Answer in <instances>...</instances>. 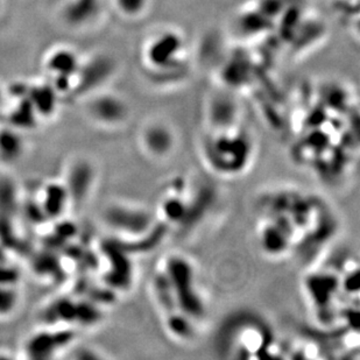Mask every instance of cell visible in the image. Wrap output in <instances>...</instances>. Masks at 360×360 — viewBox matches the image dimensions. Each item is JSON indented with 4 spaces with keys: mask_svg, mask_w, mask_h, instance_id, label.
I'll return each mask as SVG.
<instances>
[{
    "mask_svg": "<svg viewBox=\"0 0 360 360\" xmlns=\"http://www.w3.org/2000/svg\"><path fill=\"white\" fill-rule=\"evenodd\" d=\"M141 148L148 157L165 158L173 152L175 138L172 131L162 124L145 126L140 136Z\"/></svg>",
    "mask_w": 360,
    "mask_h": 360,
    "instance_id": "obj_7",
    "label": "cell"
},
{
    "mask_svg": "<svg viewBox=\"0 0 360 360\" xmlns=\"http://www.w3.org/2000/svg\"><path fill=\"white\" fill-rule=\"evenodd\" d=\"M26 141L13 129L0 131V163L5 166L13 165L24 158Z\"/></svg>",
    "mask_w": 360,
    "mask_h": 360,
    "instance_id": "obj_9",
    "label": "cell"
},
{
    "mask_svg": "<svg viewBox=\"0 0 360 360\" xmlns=\"http://www.w3.org/2000/svg\"><path fill=\"white\" fill-rule=\"evenodd\" d=\"M99 0H72L65 10V19L68 24L79 26L94 17L98 10Z\"/></svg>",
    "mask_w": 360,
    "mask_h": 360,
    "instance_id": "obj_12",
    "label": "cell"
},
{
    "mask_svg": "<svg viewBox=\"0 0 360 360\" xmlns=\"http://www.w3.org/2000/svg\"><path fill=\"white\" fill-rule=\"evenodd\" d=\"M56 90L49 85H37L28 90L27 97L37 115L51 116L56 108Z\"/></svg>",
    "mask_w": 360,
    "mask_h": 360,
    "instance_id": "obj_11",
    "label": "cell"
},
{
    "mask_svg": "<svg viewBox=\"0 0 360 360\" xmlns=\"http://www.w3.org/2000/svg\"><path fill=\"white\" fill-rule=\"evenodd\" d=\"M219 356L236 359L279 357L282 352L269 324L251 313L230 317L218 331Z\"/></svg>",
    "mask_w": 360,
    "mask_h": 360,
    "instance_id": "obj_2",
    "label": "cell"
},
{
    "mask_svg": "<svg viewBox=\"0 0 360 360\" xmlns=\"http://www.w3.org/2000/svg\"><path fill=\"white\" fill-rule=\"evenodd\" d=\"M1 99H3V94H1V90H0V102H1Z\"/></svg>",
    "mask_w": 360,
    "mask_h": 360,
    "instance_id": "obj_14",
    "label": "cell"
},
{
    "mask_svg": "<svg viewBox=\"0 0 360 360\" xmlns=\"http://www.w3.org/2000/svg\"><path fill=\"white\" fill-rule=\"evenodd\" d=\"M90 120L106 127H115L125 122L127 108L122 99L113 95H99L86 106Z\"/></svg>",
    "mask_w": 360,
    "mask_h": 360,
    "instance_id": "obj_6",
    "label": "cell"
},
{
    "mask_svg": "<svg viewBox=\"0 0 360 360\" xmlns=\"http://www.w3.org/2000/svg\"><path fill=\"white\" fill-rule=\"evenodd\" d=\"M104 223L117 237L132 241L150 237L159 226L155 214L141 207L125 203L110 204L104 210Z\"/></svg>",
    "mask_w": 360,
    "mask_h": 360,
    "instance_id": "obj_4",
    "label": "cell"
},
{
    "mask_svg": "<svg viewBox=\"0 0 360 360\" xmlns=\"http://www.w3.org/2000/svg\"><path fill=\"white\" fill-rule=\"evenodd\" d=\"M120 10L125 13H138L143 8V0H117Z\"/></svg>",
    "mask_w": 360,
    "mask_h": 360,
    "instance_id": "obj_13",
    "label": "cell"
},
{
    "mask_svg": "<svg viewBox=\"0 0 360 360\" xmlns=\"http://www.w3.org/2000/svg\"><path fill=\"white\" fill-rule=\"evenodd\" d=\"M95 165L84 157H72L65 163L61 181L67 188L72 204H83L91 198L95 188Z\"/></svg>",
    "mask_w": 360,
    "mask_h": 360,
    "instance_id": "obj_5",
    "label": "cell"
},
{
    "mask_svg": "<svg viewBox=\"0 0 360 360\" xmlns=\"http://www.w3.org/2000/svg\"><path fill=\"white\" fill-rule=\"evenodd\" d=\"M41 209L51 217H60L65 214L72 202L67 188L62 181L44 184L41 191Z\"/></svg>",
    "mask_w": 360,
    "mask_h": 360,
    "instance_id": "obj_8",
    "label": "cell"
},
{
    "mask_svg": "<svg viewBox=\"0 0 360 360\" xmlns=\"http://www.w3.org/2000/svg\"><path fill=\"white\" fill-rule=\"evenodd\" d=\"M47 67L51 74L56 76H67L72 79L79 72L81 63L74 51L63 48L49 55Z\"/></svg>",
    "mask_w": 360,
    "mask_h": 360,
    "instance_id": "obj_10",
    "label": "cell"
},
{
    "mask_svg": "<svg viewBox=\"0 0 360 360\" xmlns=\"http://www.w3.org/2000/svg\"><path fill=\"white\" fill-rule=\"evenodd\" d=\"M212 127L200 146L204 163L219 176H239L248 169L255 158L251 134L235 122Z\"/></svg>",
    "mask_w": 360,
    "mask_h": 360,
    "instance_id": "obj_3",
    "label": "cell"
},
{
    "mask_svg": "<svg viewBox=\"0 0 360 360\" xmlns=\"http://www.w3.org/2000/svg\"><path fill=\"white\" fill-rule=\"evenodd\" d=\"M152 289L167 333L175 340L193 338L205 311L194 269L187 259L180 255L163 259L154 272Z\"/></svg>",
    "mask_w": 360,
    "mask_h": 360,
    "instance_id": "obj_1",
    "label": "cell"
}]
</instances>
